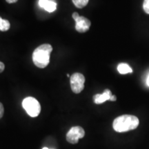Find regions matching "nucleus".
Wrapping results in <instances>:
<instances>
[{
  "label": "nucleus",
  "instance_id": "obj_13",
  "mask_svg": "<svg viewBox=\"0 0 149 149\" xmlns=\"http://www.w3.org/2000/svg\"><path fill=\"white\" fill-rule=\"evenodd\" d=\"M3 113H4V109H3V104L0 102V119L3 117Z\"/></svg>",
  "mask_w": 149,
  "mask_h": 149
},
{
  "label": "nucleus",
  "instance_id": "obj_9",
  "mask_svg": "<svg viewBox=\"0 0 149 149\" xmlns=\"http://www.w3.org/2000/svg\"><path fill=\"white\" fill-rule=\"evenodd\" d=\"M117 70L120 74H125L133 72V69L130 68V66L126 63H121L117 66Z\"/></svg>",
  "mask_w": 149,
  "mask_h": 149
},
{
  "label": "nucleus",
  "instance_id": "obj_18",
  "mask_svg": "<svg viewBox=\"0 0 149 149\" xmlns=\"http://www.w3.org/2000/svg\"><path fill=\"white\" fill-rule=\"evenodd\" d=\"M67 77H70V74H67Z\"/></svg>",
  "mask_w": 149,
  "mask_h": 149
},
{
  "label": "nucleus",
  "instance_id": "obj_7",
  "mask_svg": "<svg viewBox=\"0 0 149 149\" xmlns=\"http://www.w3.org/2000/svg\"><path fill=\"white\" fill-rule=\"evenodd\" d=\"M113 95L111 91L109 89L104 90L102 94H96L93 96V100L96 104H100L104 103L107 100H111V96Z\"/></svg>",
  "mask_w": 149,
  "mask_h": 149
},
{
  "label": "nucleus",
  "instance_id": "obj_4",
  "mask_svg": "<svg viewBox=\"0 0 149 149\" xmlns=\"http://www.w3.org/2000/svg\"><path fill=\"white\" fill-rule=\"evenodd\" d=\"M70 87L74 93L78 94L81 93L84 88L85 77L82 74L75 72L70 77Z\"/></svg>",
  "mask_w": 149,
  "mask_h": 149
},
{
  "label": "nucleus",
  "instance_id": "obj_8",
  "mask_svg": "<svg viewBox=\"0 0 149 149\" xmlns=\"http://www.w3.org/2000/svg\"><path fill=\"white\" fill-rule=\"evenodd\" d=\"M39 5L40 6V7L49 13L54 12L57 8V3L51 0H40Z\"/></svg>",
  "mask_w": 149,
  "mask_h": 149
},
{
  "label": "nucleus",
  "instance_id": "obj_15",
  "mask_svg": "<svg viewBox=\"0 0 149 149\" xmlns=\"http://www.w3.org/2000/svg\"><path fill=\"white\" fill-rule=\"evenodd\" d=\"M6 1L8 3H13L17 2L18 0H6Z\"/></svg>",
  "mask_w": 149,
  "mask_h": 149
},
{
  "label": "nucleus",
  "instance_id": "obj_2",
  "mask_svg": "<svg viewBox=\"0 0 149 149\" xmlns=\"http://www.w3.org/2000/svg\"><path fill=\"white\" fill-rule=\"evenodd\" d=\"M53 47L48 44H42L35 48L33 53V61L37 67L44 68L48 66L50 61V55Z\"/></svg>",
  "mask_w": 149,
  "mask_h": 149
},
{
  "label": "nucleus",
  "instance_id": "obj_5",
  "mask_svg": "<svg viewBox=\"0 0 149 149\" xmlns=\"http://www.w3.org/2000/svg\"><path fill=\"white\" fill-rule=\"evenodd\" d=\"M85 135V131L81 126H73L68 130L66 134V140L68 143L75 144L78 143L79 139L83 138Z\"/></svg>",
  "mask_w": 149,
  "mask_h": 149
},
{
  "label": "nucleus",
  "instance_id": "obj_1",
  "mask_svg": "<svg viewBox=\"0 0 149 149\" xmlns=\"http://www.w3.org/2000/svg\"><path fill=\"white\" fill-rule=\"evenodd\" d=\"M139 124V119L135 115H123L115 119L113 127L117 133H124L137 128Z\"/></svg>",
  "mask_w": 149,
  "mask_h": 149
},
{
  "label": "nucleus",
  "instance_id": "obj_3",
  "mask_svg": "<svg viewBox=\"0 0 149 149\" xmlns=\"http://www.w3.org/2000/svg\"><path fill=\"white\" fill-rule=\"evenodd\" d=\"M23 108L26 111L29 116L37 117L41 111V106L36 99L32 97H28L22 102Z\"/></svg>",
  "mask_w": 149,
  "mask_h": 149
},
{
  "label": "nucleus",
  "instance_id": "obj_16",
  "mask_svg": "<svg viewBox=\"0 0 149 149\" xmlns=\"http://www.w3.org/2000/svg\"><path fill=\"white\" fill-rule=\"evenodd\" d=\"M117 100V97L115 95H112L111 97V100H110V101H112V102H114V101H116Z\"/></svg>",
  "mask_w": 149,
  "mask_h": 149
},
{
  "label": "nucleus",
  "instance_id": "obj_19",
  "mask_svg": "<svg viewBox=\"0 0 149 149\" xmlns=\"http://www.w3.org/2000/svg\"><path fill=\"white\" fill-rule=\"evenodd\" d=\"M43 149H49V148H46V147H45V148H43Z\"/></svg>",
  "mask_w": 149,
  "mask_h": 149
},
{
  "label": "nucleus",
  "instance_id": "obj_14",
  "mask_svg": "<svg viewBox=\"0 0 149 149\" xmlns=\"http://www.w3.org/2000/svg\"><path fill=\"white\" fill-rule=\"evenodd\" d=\"M4 68H5L4 64L0 61V73H1V72H2L3 70H4Z\"/></svg>",
  "mask_w": 149,
  "mask_h": 149
},
{
  "label": "nucleus",
  "instance_id": "obj_17",
  "mask_svg": "<svg viewBox=\"0 0 149 149\" xmlns=\"http://www.w3.org/2000/svg\"><path fill=\"white\" fill-rule=\"evenodd\" d=\"M146 84H147V85H148V86H149V75L146 79Z\"/></svg>",
  "mask_w": 149,
  "mask_h": 149
},
{
  "label": "nucleus",
  "instance_id": "obj_6",
  "mask_svg": "<svg viewBox=\"0 0 149 149\" xmlns=\"http://www.w3.org/2000/svg\"><path fill=\"white\" fill-rule=\"evenodd\" d=\"M72 18L75 22V29L77 32L81 33H86L90 29L91 23L88 19L79 16L77 13H72Z\"/></svg>",
  "mask_w": 149,
  "mask_h": 149
},
{
  "label": "nucleus",
  "instance_id": "obj_10",
  "mask_svg": "<svg viewBox=\"0 0 149 149\" xmlns=\"http://www.w3.org/2000/svg\"><path fill=\"white\" fill-rule=\"evenodd\" d=\"M10 24L8 20L3 19L0 17V31L2 32H6L10 29Z\"/></svg>",
  "mask_w": 149,
  "mask_h": 149
},
{
  "label": "nucleus",
  "instance_id": "obj_12",
  "mask_svg": "<svg viewBox=\"0 0 149 149\" xmlns=\"http://www.w3.org/2000/svg\"><path fill=\"white\" fill-rule=\"evenodd\" d=\"M143 9L146 14L149 15V0H144L143 3Z\"/></svg>",
  "mask_w": 149,
  "mask_h": 149
},
{
  "label": "nucleus",
  "instance_id": "obj_11",
  "mask_svg": "<svg viewBox=\"0 0 149 149\" xmlns=\"http://www.w3.org/2000/svg\"><path fill=\"white\" fill-rule=\"evenodd\" d=\"M74 5L78 8H82L88 4L89 0H72Z\"/></svg>",
  "mask_w": 149,
  "mask_h": 149
}]
</instances>
